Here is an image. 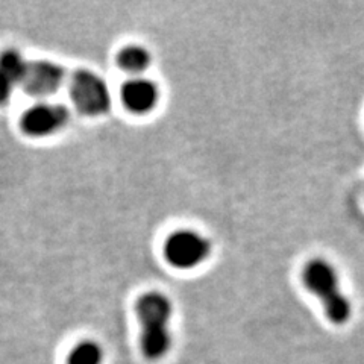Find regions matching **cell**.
Wrapping results in <instances>:
<instances>
[{"label": "cell", "mask_w": 364, "mask_h": 364, "mask_svg": "<svg viewBox=\"0 0 364 364\" xmlns=\"http://www.w3.org/2000/svg\"><path fill=\"white\" fill-rule=\"evenodd\" d=\"M117 64L122 70L139 75L151 65V55L141 46H127L119 52Z\"/></svg>", "instance_id": "ba28073f"}, {"label": "cell", "mask_w": 364, "mask_h": 364, "mask_svg": "<svg viewBox=\"0 0 364 364\" xmlns=\"http://www.w3.org/2000/svg\"><path fill=\"white\" fill-rule=\"evenodd\" d=\"M123 104L134 114H146L155 108L159 100V91L149 79L135 77L122 88Z\"/></svg>", "instance_id": "52a82bcc"}, {"label": "cell", "mask_w": 364, "mask_h": 364, "mask_svg": "<svg viewBox=\"0 0 364 364\" xmlns=\"http://www.w3.org/2000/svg\"><path fill=\"white\" fill-rule=\"evenodd\" d=\"M305 287L321 299L326 317L333 323L341 325L349 321L350 304L338 286L336 269L325 259H311L304 269Z\"/></svg>", "instance_id": "7a4b0ae2"}, {"label": "cell", "mask_w": 364, "mask_h": 364, "mask_svg": "<svg viewBox=\"0 0 364 364\" xmlns=\"http://www.w3.org/2000/svg\"><path fill=\"white\" fill-rule=\"evenodd\" d=\"M64 81V70L50 61L28 63L25 76L21 79L23 88L33 96H48L55 93Z\"/></svg>", "instance_id": "8992f818"}, {"label": "cell", "mask_w": 364, "mask_h": 364, "mask_svg": "<svg viewBox=\"0 0 364 364\" xmlns=\"http://www.w3.org/2000/svg\"><path fill=\"white\" fill-rule=\"evenodd\" d=\"M70 96L79 112L100 116L111 105V95L104 79L90 70H79L70 81Z\"/></svg>", "instance_id": "3957f363"}, {"label": "cell", "mask_w": 364, "mask_h": 364, "mask_svg": "<svg viewBox=\"0 0 364 364\" xmlns=\"http://www.w3.org/2000/svg\"><path fill=\"white\" fill-rule=\"evenodd\" d=\"M68 122V111L61 105L40 104L29 108L21 117V128L28 135L46 136L64 128Z\"/></svg>", "instance_id": "5b68a950"}, {"label": "cell", "mask_w": 364, "mask_h": 364, "mask_svg": "<svg viewBox=\"0 0 364 364\" xmlns=\"http://www.w3.org/2000/svg\"><path fill=\"white\" fill-rule=\"evenodd\" d=\"M173 306L161 293H146L136 302V316L141 325L140 346L147 360H161L172 349V321Z\"/></svg>", "instance_id": "6da1fadb"}, {"label": "cell", "mask_w": 364, "mask_h": 364, "mask_svg": "<svg viewBox=\"0 0 364 364\" xmlns=\"http://www.w3.org/2000/svg\"><path fill=\"white\" fill-rule=\"evenodd\" d=\"M211 245L207 238L195 231H178L167 238L164 255L178 269H193L210 257Z\"/></svg>", "instance_id": "277c9868"}, {"label": "cell", "mask_w": 364, "mask_h": 364, "mask_svg": "<svg viewBox=\"0 0 364 364\" xmlns=\"http://www.w3.org/2000/svg\"><path fill=\"white\" fill-rule=\"evenodd\" d=\"M104 349L96 341L84 340L77 343L67 357L65 364H102Z\"/></svg>", "instance_id": "9c48e42d"}, {"label": "cell", "mask_w": 364, "mask_h": 364, "mask_svg": "<svg viewBox=\"0 0 364 364\" xmlns=\"http://www.w3.org/2000/svg\"><path fill=\"white\" fill-rule=\"evenodd\" d=\"M26 67L28 63L23 60V56L17 50H5L0 55V73L9 77L16 85L21 84Z\"/></svg>", "instance_id": "30bf717a"}, {"label": "cell", "mask_w": 364, "mask_h": 364, "mask_svg": "<svg viewBox=\"0 0 364 364\" xmlns=\"http://www.w3.org/2000/svg\"><path fill=\"white\" fill-rule=\"evenodd\" d=\"M14 87H16V84L11 81L9 77L0 73V105L6 104V102L9 100L11 95H13V91H14Z\"/></svg>", "instance_id": "8fae6325"}]
</instances>
